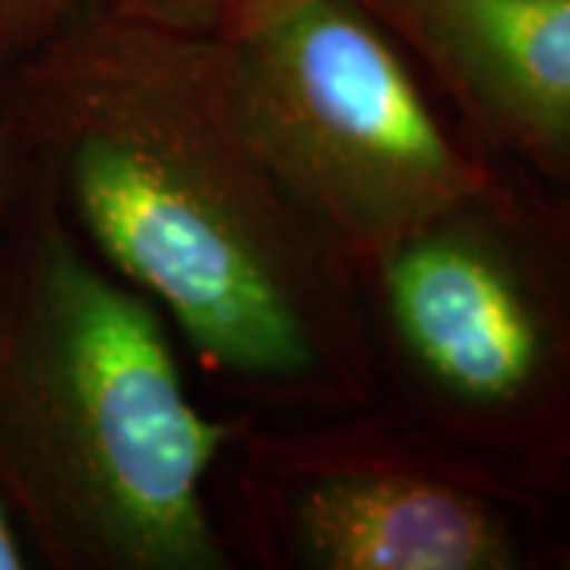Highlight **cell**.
Wrapping results in <instances>:
<instances>
[{"mask_svg": "<svg viewBox=\"0 0 570 570\" xmlns=\"http://www.w3.org/2000/svg\"><path fill=\"white\" fill-rule=\"evenodd\" d=\"M26 564L29 561H26L20 532L13 527V517H10V508H7L3 491H0V570H22Z\"/></svg>", "mask_w": 570, "mask_h": 570, "instance_id": "9", "label": "cell"}, {"mask_svg": "<svg viewBox=\"0 0 570 570\" xmlns=\"http://www.w3.org/2000/svg\"><path fill=\"white\" fill-rule=\"evenodd\" d=\"M102 0H0V67L20 63L41 41Z\"/></svg>", "mask_w": 570, "mask_h": 570, "instance_id": "8", "label": "cell"}, {"mask_svg": "<svg viewBox=\"0 0 570 570\" xmlns=\"http://www.w3.org/2000/svg\"><path fill=\"white\" fill-rule=\"evenodd\" d=\"M0 295V491L73 570H228L213 479L250 415L194 396L175 330L45 206Z\"/></svg>", "mask_w": 570, "mask_h": 570, "instance_id": "2", "label": "cell"}, {"mask_svg": "<svg viewBox=\"0 0 570 570\" xmlns=\"http://www.w3.org/2000/svg\"><path fill=\"white\" fill-rule=\"evenodd\" d=\"M13 67L63 216L209 377L276 412L381 403L358 273L247 130L219 41L99 3Z\"/></svg>", "mask_w": 570, "mask_h": 570, "instance_id": "1", "label": "cell"}, {"mask_svg": "<svg viewBox=\"0 0 570 570\" xmlns=\"http://www.w3.org/2000/svg\"><path fill=\"white\" fill-rule=\"evenodd\" d=\"M381 400L469 456L570 491V187L491 163L362 269Z\"/></svg>", "mask_w": 570, "mask_h": 570, "instance_id": "3", "label": "cell"}, {"mask_svg": "<svg viewBox=\"0 0 570 570\" xmlns=\"http://www.w3.org/2000/svg\"><path fill=\"white\" fill-rule=\"evenodd\" d=\"M124 17L187 36H219L269 0H102Z\"/></svg>", "mask_w": 570, "mask_h": 570, "instance_id": "7", "label": "cell"}, {"mask_svg": "<svg viewBox=\"0 0 570 570\" xmlns=\"http://www.w3.org/2000/svg\"><path fill=\"white\" fill-rule=\"evenodd\" d=\"M13 159H10V149L0 142V219H3V213H7V204H10V197H13Z\"/></svg>", "mask_w": 570, "mask_h": 570, "instance_id": "10", "label": "cell"}, {"mask_svg": "<svg viewBox=\"0 0 570 570\" xmlns=\"http://www.w3.org/2000/svg\"><path fill=\"white\" fill-rule=\"evenodd\" d=\"M381 406V403H377ZM377 406L238 431V535L298 570H523L554 491Z\"/></svg>", "mask_w": 570, "mask_h": 570, "instance_id": "5", "label": "cell"}, {"mask_svg": "<svg viewBox=\"0 0 570 570\" xmlns=\"http://www.w3.org/2000/svg\"><path fill=\"white\" fill-rule=\"evenodd\" d=\"M491 163L570 187V0H362Z\"/></svg>", "mask_w": 570, "mask_h": 570, "instance_id": "6", "label": "cell"}, {"mask_svg": "<svg viewBox=\"0 0 570 570\" xmlns=\"http://www.w3.org/2000/svg\"><path fill=\"white\" fill-rule=\"evenodd\" d=\"M561 558H564L561 564H564V568H570V535H568V546H564V551H561Z\"/></svg>", "mask_w": 570, "mask_h": 570, "instance_id": "11", "label": "cell"}, {"mask_svg": "<svg viewBox=\"0 0 570 570\" xmlns=\"http://www.w3.org/2000/svg\"><path fill=\"white\" fill-rule=\"evenodd\" d=\"M213 39L247 130L358 276L489 181V156L362 0H269Z\"/></svg>", "mask_w": 570, "mask_h": 570, "instance_id": "4", "label": "cell"}]
</instances>
